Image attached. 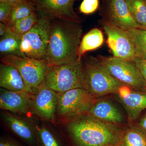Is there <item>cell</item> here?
<instances>
[{
	"label": "cell",
	"mask_w": 146,
	"mask_h": 146,
	"mask_svg": "<svg viewBox=\"0 0 146 146\" xmlns=\"http://www.w3.org/2000/svg\"><path fill=\"white\" fill-rule=\"evenodd\" d=\"M131 16L142 28L146 29V0H125Z\"/></svg>",
	"instance_id": "cell-24"
},
{
	"label": "cell",
	"mask_w": 146,
	"mask_h": 146,
	"mask_svg": "<svg viewBox=\"0 0 146 146\" xmlns=\"http://www.w3.org/2000/svg\"><path fill=\"white\" fill-rule=\"evenodd\" d=\"M104 42V36L100 29H92L83 36L78 50V60L81 61L84 54L101 46Z\"/></svg>",
	"instance_id": "cell-19"
},
{
	"label": "cell",
	"mask_w": 146,
	"mask_h": 146,
	"mask_svg": "<svg viewBox=\"0 0 146 146\" xmlns=\"http://www.w3.org/2000/svg\"><path fill=\"white\" fill-rule=\"evenodd\" d=\"M87 58L98 68L132 89L146 91V82L134 62L114 56L99 55Z\"/></svg>",
	"instance_id": "cell-3"
},
{
	"label": "cell",
	"mask_w": 146,
	"mask_h": 146,
	"mask_svg": "<svg viewBox=\"0 0 146 146\" xmlns=\"http://www.w3.org/2000/svg\"><path fill=\"white\" fill-rule=\"evenodd\" d=\"M1 63L16 68L23 79L29 94L33 95L42 86L48 64L44 60L9 55L1 57Z\"/></svg>",
	"instance_id": "cell-8"
},
{
	"label": "cell",
	"mask_w": 146,
	"mask_h": 146,
	"mask_svg": "<svg viewBox=\"0 0 146 146\" xmlns=\"http://www.w3.org/2000/svg\"><path fill=\"white\" fill-rule=\"evenodd\" d=\"M102 18L108 23L125 30L142 28L131 16L125 0H106Z\"/></svg>",
	"instance_id": "cell-12"
},
{
	"label": "cell",
	"mask_w": 146,
	"mask_h": 146,
	"mask_svg": "<svg viewBox=\"0 0 146 146\" xmlns=\"http://www.w3.org/2000/svg\"><path fill=\"white\" fill-rule=\"evenodd\" d=\"M31 94L0 88V108L17 115L32 118Z\"/></svg>",
	"instance_id": "cell-14"
},
{
	"label": "cell",
	"mask_w": 146,
	"mask_h": 146,
	"mask_svg": "<svg viewBox=\"0 0 146 146\" xmlns=\"http://www.w3.org/2000/svg\"><path fill=\"white\" fill-rule=\"evenodd\" d=\"M102 28L107 36V44L113 56L134 62L136 59L133 40L128 31L112 25L102 20Z\"/></svg>",
	"instance_id": "cell-10"
},
{
	"label": "cell",
	"mask_w": 146,
	"mask_h": 146,
	"mask_svg": "<svg viewBox=\"0 0 146 146\" xmlns=\"http://www.w3.org/2000/svg\"><path fill=\"white\" fill-rule=\"evenodd\" d=\"M0 86L9 91L28 93L19 72L11 65L1 63L0 64Z\"/></svg>",
	"instance_id": "cell-17"
},
{
	"label": "cell",
	"mask_w": 146,
	"mask_h": 146,
	"mask_svg": "<svg viewBox=\"0 0 146 146\" xmlns=\"http://www.w3.org/2000/svg\"><path fill=\"white\" fill-rule=\"evenodd\" d=\"M146 82V60L136 58L134 61Z\"/></svg>",
	"instance_id": "cell-29"
},
{
	"label": "cell",
	"mask_w": 146,
	"mask_h": 146,
	"mask_svg": "<svg viewBox=\"0 0 146 146\" xmlns=\"http://www.w3.org/2000/svg\"><path fill=\"white\" fill-rule=\"evenodd\" d=\"M1 118L5 126L28 146H42L36 123L32 118L2 110Z\"/></svg>",
	"instance_id": "cell-9"
},
{
	"label": "cell",
	"mask_w": 146,
	"mask_h": 146,
	"mask_svg": "<svg viewBox=\"0 0 146 146\" xmlns=\"http://www.w3.org/2000/svg\"><path fill=\"white\" fill-rule=\"evenodd\" d=\"M115 95L125 109L128 125L135 123L146 109V91L135 90L124 85Z\"/></svg>",
	"instance_id": "cell-13"
},
{
	"label": "cell",
	"mask_w": 146,
	"mask_h": 146,
	"mask_svg": "<svg viewBox=\"0 0 146 146\" xmlns=\"http://www.w3.org/2000/svg\"><path fill=\"white\" fill-rule=\"evenodd\" d=\"M39 18V12L35 11L29 16L16 21L10 28L15 34L21 37L33 27Z\"/></svg>",
	"instance_id": "cell-25"
},
{
	"label": "cell",
	"mask_w": 146,
	"mask_h": 146,
	"mask_svg": "<svg viewBox=\"0 0 146 146\" xmlns=\"http://www.w3.org/2000/svg\"><path fill=\"white\" fill-rule=\"evenodd\" d=\"M0 146H24L12 138L1 137L0 139Z\"/></svg>",
	"instance_id": "cell-28"
},
{
	"label": "cell",
	"mask_w": 146,
	"mask_h": 146,
	"mask_svg": "<svg viewBox=\"0 0 146 146\" xmlns=\"http://www.w3.org/2000/svg\"><path fill=\"white\" fill-rule=\"evenodd\" d=\"M21 37L15 34L9 27L5 33L1 36V57L9 55L25 56L21 51Z\"/></svg>",
	"instance_id": "cell-18"
},
{
	"label": "cell",
	"mask_w": 146,
	"mask_h": 146,
	"mask_svg": "<svg viewBox=\"0 0 146 146\" xmlns=\"http://www.w3.org/2000/svg\"><path fill=\"white\" fill-rule=\"evenodd\" d=\"M0 3H7V0H0Z\"/></svg>",
	"instance_id": "cell-33"
},
{
	"label": "cell",
	"mask_w": 146,
	"mask_h": 146,
	"mask_svg": "<svg viewBox=\"0 0 146 146\" xmlns=\"http://www.w3.org/2000/svg\"><path fill=\"white\" fill-rule=\"evenodd\" d=\"M83 88L95 99L109 94H116L125 85L117 80L90 62L88 58L82 59Z\"/></svg>",
	"instance_id": "cell-7"
},
{
	"label": "cell",
	"mask_w": 146,
	"mask_h": 146,
	"mask_svg": "<svg viewBox=\"0 0 146 146\" xmlns=\"http://www.w3.org/2000/svg\"><path fill=\"white\" fill-rule=\"evenodd\" d=\"M82 32L80 21L52 18L45 58L48 65L79 62L78 53Z\"/></svg>",
	"instance_id": "cell-2"
},
{
	"label": "cell",
	"mask_w": 146,
	"mask_h": 146,
	"mask_svg": "<svg viewBox=\"0 0 146 146\" xmlns=\"http://www.w3.org/2000/svg\"><path fill=\"white\" fill-rule=\"evenodd\" d=\"M87 114L105 122L123 125L125 121L122 112L107 99H96Z\"/></svg>",
	"instance_id": "cell-16"
},
{
	"label": "cell",
	"mask_w": 146,
	"mask_h": 146,
	"mask_svg": "<svg viewBox=\"0 0 146 146\" xmlns=\"http://www.w3.org/2000/svg\"><path fill=\"white\" fill-rule=\"evenodd\" d=\"M57 125L65 146H119L126 127L87 113Z\"/></svg>",
	"instance_id": "cell-1"
},
{
	"label": "cell",
	"mask_w": 146,
	"mask_h": 146,
	"mask_svg": "<svg viewBox=\"0 0 146 146\" xmlns=\"http://www.w3.org/2000/svg\"><path fill=\"white\" fill-rule=\"evenodd\" d=\"M9 27L4 23H0V36H2L7 31Z\"/></svg>",
	"instance_id": "cell-31"
},
{
	"label": "cell",
	"mask_w": 146,
	"mask_h": 146,
	"mask_svg": "<svg viewBox=\"0 0 146 146\" xmlns=\"http://www.w3.org/2000/svg\"><path fill=\"white\" fill-rule=\"evenodd\" d=\"M133 124L146 133V114L143 115L139 120H138L136 124H134V123H133Z\"/></svg>",
	"instance_id": "cell-30"
},
{
	"label": "cell",
	"mask_w": 146,
	"mask_h": 146,
	"mask_svg": "<svg viewBox=\"0 0 146 146\" xmlns=\"http://www.w3.org/2000/svg\"><path fill=\"white\" fill-rule=\"evenodd\" d=\"M96 99L84 88L71 89L59 94L56 115L57 125L88 113Z\"/></svg>",
	"instance_id": "cell-6"
},
{
	"label": "cell",
	"mask_w": 146,
	"mask_h": 146,
	"mask_svg": "<svg viewBox=\"0 0 146 146\" xmlns=\"http://www.w3.org/2000/svg\"><path fill=\"white\" fill-rule=\"evenodd\" d=\"M36 11L35 4L31 0H23L14 4L6 25L11 27L18 21L26 18Z\"/></svg>",
	"instance_id": "cell-22"
},
{
	"label": "cell",
	"mask_w": 146,
	"mask_h": 146,
	"mask_svg": "<svg viewBox=\"0 0 146 146\" xmlns=\"http://www.w3.org/2000/svg\"><path fill=\"white\" fill-rule=\"evenodd\" d=\"M7 2L10 4L12 5H14V4L18 2L21 1L23 0H7Z\"/></svg>",
	"instance_id": "cell-32"
},
{
	"label": "cell",
	"mask_w": 146,
	"mask_h": 146,
	"mask_svg": "<svg viewBox=\"0 0 146 146\" xmlns=\"http://www.w3.org/2000/svg\"><path fill=\"white\" fill-rule=\"evenodd\" d=\"M36 127L42 146H65L60 133L44 121L40 123H36Z\"/></svg>",
	"instance_id": "cell-20"
},
{
	"label": "cell",
	"mask_w": 146,
	"mask_h": 146,
	"mask_svg": "<svg viewBox=\"0 0 146 146\" xmlns=\"http://www.w3.org/2000/svg\"><path fill=\"white\" fill-rule=\"evenodd\" d=\"M38 12L39 18L37 23L21 37V51L26 57L45 61L52 18Z\"/></svg>",
	"instance_id": "cell-5"
},
{
	"label": "cell",
	"mask_w": 146,
	"mask_h": 146,
	"mask_svg": "<svg viewBox=\"0 0 146 146\" xmlns=\"http://www.w3.org/2000/svg\"><path fill=\"white\" fill-rule=\"evenodd\" d=\"M99 4V0H83L80 6V11L84 14H91L98 9Z\"/></svg>",
	"instance_id": "cell-26"
},
{
	"label": "cell",
	"mask_w": 146,
	"mask_h": 146,
	"mask_svg": "<svg viewBox=\"0 0 146 146\" xmlns=\"http://www.w3.org/2000/svg\"><path fill=\"white\" fill-rule=\"evenodd\" d=\"M13 6L8 3H0V21L6 24L10 16Z\"/></svg>",
	"instance_id": "cell-27"
},
{
	"label": "cell",
	"mask_w": 146,
	"mask_h": 146,
	"mask_svg": "<svg viewBox=\"0 0 146 146\" xmlns=\"http://www.w3.org/2000/svg\"><path fill=\"white\" fill-rule=\"evenodd\" d=\"M59 94L41 86L31 95V108L33 116L39 119L57 125L56 115Z\"/></svg>",
	"instance_id": "cell-11"
},
{
	"label": "cell",
	"mask_w": 146,
	"mask_h": 146,
	"mask_svg": "<svg viewBox=\"0 0 146 146\" xmlns=\"http://www.w3.org/2000/svg\"><path fill=\"white\" fill-rule=\"evenodd\" d=\"M38 11L52 18L80 21L73 8L75 0H34Z\"/></svg>",
	"instance_id": "cell-15"
},
{
	"label": "cell",
	"mask_w": 146,
	"mask_h": 146,
	"mask_svg": "<svg viewBox=\"0 0 146 146\" xmlns=\"http://www.w3.org/2000/svg\"><path fill=\"white\" fill-rule=\"evenodd\" d=\"M128 31L134 44L136 58L146 60V29L136 28Z\"/></svg>",
	"instance_id": "cell-23"
},
{
	"label": "cell",
	"mask_w": 146,
	"mask_h": 146,
	"mask_svg": "<svg viewBox=\"0 0 146 146\" xmlns=\"http://www.w3.org/2000/svg\"><path fill=\"white\" fill-rule=\"evenodd\" d=\"M42 86L58 94L71 89L83 88L82 60L70 64L48 65Z\"/></svg>",
	"instance_id": "cell-4"
},
{
	"label": "cell",
	"mask_w": 146,
	"mask_h": 146,
	"mask_svg": "<svg viewBox=\"0 0 146 146\" xmlns=\"http://www.w3.org/2000/svg\"><path fill=\"white\" fill-rule=\"evenodd\" d=\"M119 146H146V133L133 124L128 125Z\"/></svg>",
	"instance_id": "cell-21"
}]
</instances>
